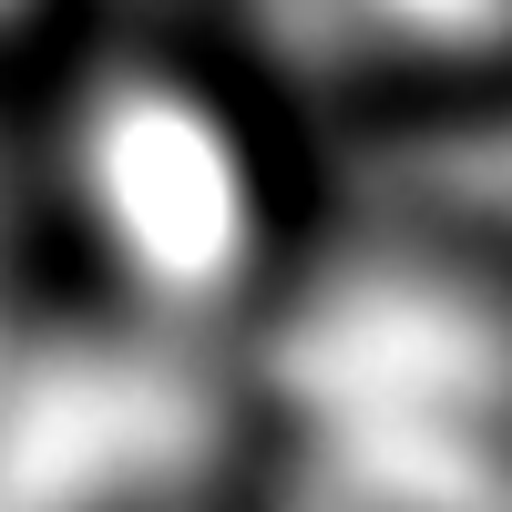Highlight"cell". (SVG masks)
Wrapping results in <instances>:
<instances>
[{"label": "cell", "instance_id": "1", "mask_svg": "<svg viewBox=\"0 0 512 512\" xmlns=\"http://www.w3.org/2000/svg\"><path fill=\"white\" fill-rule=\"evenodd\" d=\"M441 236L472 256L482 277H502V287H512V216H441Z\"/></svg>", "mask_w": 512, "mask_h": 512}]
</instances>
